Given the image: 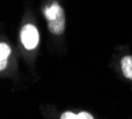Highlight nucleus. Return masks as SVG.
Segmentation results:
<instances>
[{
  "instance_id": "f257e3e1",
  "label": "nucleus",
  "mask_w": 132,
  "mask_h": 119,
  "mask_svg": "<svg viewBox=\"0 0 132 119\" xmlns=\"http://www.w3.org/2000/svg\"><path fill=\"white\" fill-rule=\"evenodd\" d=\"M20 38H21V42L27 50H33L36 48L37 45L39 42V33L36 26L27 24L25 25L21 30L20 33Z\"/></svg>"
},
{
  "instance_id": "f03ea898",
  "label": "nucleus",
  "mask_w": 132,
  "mask_h": 119,
  "mask_svg": "<svg viewBox=\"0 0 132 119\" xmlns=\"http://www.w3.org/2000/svg\"><path fill=\"white\" fill-rule=\"evenodd\" d=\"M44 15L48 21L55 20L58 18H60L61 15H64V10L61 8L60 5H58L57 3H53L52 5H50L48 7L44 10Z\"/></svg>"
},
{
  "instance_id": "7ed1b4c3",
  "label": "nucleus",
  "mask_w": 132,
  "mask_h": 119,
  "mask_svg": "<svg viewBox=\"0 0 132 119\" xmlns=\"http://www.w3.org/2000/svg\"><path fill=\"white\" fill-rule=\"evenodd\" d=\"M48 28L53 34H60L65 28V17L61 15L58 19L48 21Z\"/></svg>"
},
{
  "instance_id": "20e7f679",
  "label": "nucleus",
  "mask_w": 132,
  "mask_h": 119,
  "mask_svg": "<svg viewBox=\"0 0 132 119\" xmlns=\"http://www.w3.org/2000/svg\"><path fill=\"white\" fill-rule=\"evenodd\" d=\"M11 54V48L7 44L0 42V71L4 70L7 65V59Z\"/></svg>"
},
{
  "instance_id": "39448f33",
  "label": "nucleus",
  "mask_w": 132,
  "mask_h": 119,
  "mask_svg": "<svg viewBox=\"0 0 132 119\" xmlns=\"http://www.w3.org/2000/svg\"><path fill=\"white\" fill-rule=\"evenodd\" d=\"M121 70H123L124 75L127 78V79H131L132 80V57L131 55H126L121 59Z\"/></svg>"
},
{
  "instance_id": "423d86ee",
  "label": "nucleus",
  "mask_w": 132,
  "mask_h": 119,
  "mask_svg": "<svg viewBox=\"0 0 132 119\" xmlns=\"http://www.w3.org/2000/svg\"><path fill=\"white\" fill-rule=\"evenodd\" d=\"M60 119H93V117L87 112H80L78 114H74L72 112H65L61 114Z\"/></svg>"
}]
</instances>
